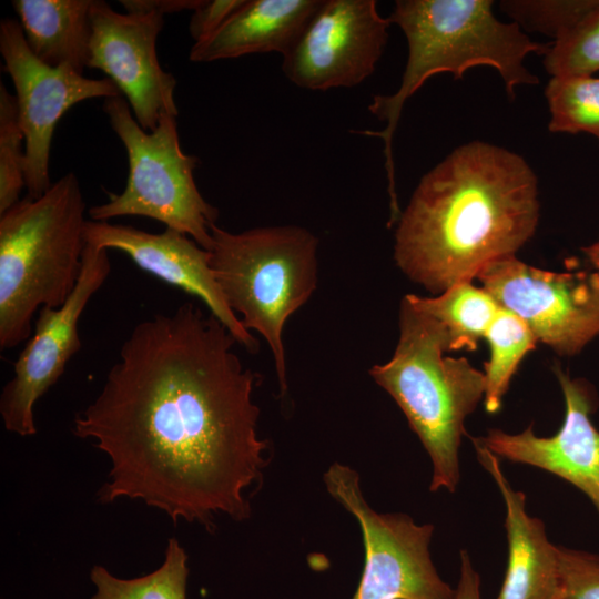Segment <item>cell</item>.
I'll list each match as a JSON object with an SVG mask.
<instances>
[{
	"label": "cell",
	"instance_id": "484cf974",
	"mask_svg": "<svg viewBox=\"0 0 599 599\" xmlns=\"http://www.w3.org/2000/svg\"><path fill=\"white\" fill-rule=\"evenodd\" d=\"M558 599H599V555L558 546Z\"/></svg>",
	"mask_w": 599,
	"mask_h": 599
},
{
	"label": "cell",
	"instance_id": "3957f363",
	"mask_svg": "<svg viewBox=\"0 0 599 599\" xmlns=\"http://www.w3.org/2000/svg\"><path fill=\"white\" fill-rule=\"evenodd\" d=\"M490 0H397L389 22L406 37L408 58L402 82L393 94H377L368 110L386 125L359 133L384 141L385 169L392 214L399 212L395 186L393 138L405 102L432 75L449 72L456 79L474 67L487 65L501 77L514 100L522 84L538 78L525 67L530 53L545 55L549 45L532 41L516 22H502Z\"/></svg>",
	"mask_w": 599,
	"mask_h": 599
},
{
	"label": "cell",
	"instance_id": "83f0119b",
	"mask_svg": "<svg viewBox=\"0 0 599 599\" xmlns=\"http://www.w3.org/2000/svg\"><path fill=\"white\" fill-rule=\"evenodd\" d=\"M126 12H153L160 16L195 10L201 0H121Z\"/></svg>",
	"mask_w": 599,
	"mask_h": 599
},
{
	"label": "cell",
	"instance_id": "7a4b0ae2",
	"mask_svg": "<svg viewBox=\"0 0 599 599\" xmlns=\"http://www.w3.org/2000/svg\"><path fill=\"white\" fill-rule=\"evenodd\" d=\"M537 177L518 154L481 141L455 149L426 173L397 221L394 258L439 295L515 253L539 221Z\"/></svg>",
	"mask_w": 599,
	"mask_h": 599
},
{
	"label": "cell",
	"instance_id": "ffe728a7",
	"mask_svg": "<svg viewBox=\"0 0 599 599\" xmlns=\"http://www.w3.org/2000/svg\"><path fill=\"white\" fill-rule=\"evenodd\" d=\"M187 577V555L176 538H170L162 565L148 575L122 579L94 565L90 570L95 586L91 599H186Z\"/></svg>",
	"mask_w": 599,
	"mask_h": 599
},
{
	"label": "cell",
	"instance_id": "6da1fadb",
	"mask_svg": "<svg viewBox=\"0 0 599 599\" xmlns=\"http://www.w3.org/2000/svg\"><path fill=\"white\" fill-rule=\"evenodd\" d=\"M230 331L193 302L138 323L95 399L73 420L110 459L102 504L139 499L214 529L215 515L250 516L246 491L263 476L257 375Z\"/></svg>",
	"mask_w": 599,
	"mask_h": 599
},
{
	"label": "cell",
	"instance_id": "e0dca14e",
	"mask_svg": "<svg viewBox=\"0 0 599 599\" xmlns=\"http://www.w3.org/2000/svg\"><path fill=\"white\" fill-rule=\"evenodd\" d=\"M321 0H246L211 37L194 43L193 62H211L252 53H286Z\"/></svg>",
	"mask_w": 599,
	"mask_h": 599
},
{
	"label": "cell",
	"instance_id": "52a82bcc",
	"mask_svg": "<svg viewBox=\"0 0 599 599\" xmlns=\"http://www.w3.org/2000/svg\"><path fill=\"white\" fill-rule=\"evenodd\" d=\"M103 110L126 151L129 174L121 193L108 192L105 203L89 209L90 220L104 222L125 215L149 217L190 236L210 251L211 227L219 211L196 186L197 158L182 151L176 116H164L154 130L146 131L122 95L105 99Z\"/></svg>",
	"mask_w": 599,
	"mask_h": 599
},
{
	"label": "cell",
	"instance_id": "f546056e",
	"mask_svg": "<svg viewBox=\"0 0 599 599\" xmlns=\"http://www.w3.org/2000/svg\"><path fill=\"white\" fill-rule=\"evenodd\" d=\"M590 264L599 272V238L581 248Z\"/></svg>",
	"mask_w": 599,
	"mask_h": 599
},
{
	"label": "cell",
	"instance_id": "30bf717a",
	"mask_svg": "<svg viewBox=\"0 0 599 599\" xmlns=\"http://www.w3.org/2000/svg\"><path fill=\"white\" fill-rule=\"evenodd\" d=\"M0 52L17 99L26 139L24 179L29 197L41 196L51 185L50 152L55 126L73 105L94 98L121 95L108 79H91L68 67L40 61L27 45L19 21L0 23Z\"/></svg>",
	"mask_w": 599,
	"mask_h": 599
},
{
	"label": "cell",
	"instance_id": "2e32d148",
	"mask_svg": "<svg viewBox=\"0 0 599 599\" xmlns=\"http://www.w3.org/2000/svg\"><path fill=\"white\" fill-rule=\"evenodd\" d=\"M477 459L497 484L506 506L508 561L496 599H558V546L546 535L545 524L526 511V495L515 490L499 458L473 439Z\"/></svg>",
	"mask_w": 599,
	"mask_h": 599
},
{
	"label": "cell",
	"instance_id": "7402d4cb",
	"mask_svg": "<svg viewBox=\"0 0 599 599\" xmlns=\"http://www.w3.org/2000/svg\"><path fill=\"white\" fill-rule=\"evenodd\" d=\"M545 95L550 111V132H586L599 141V78H551Z\"/></svg>",
	"mask_w": 599,
	"mask_h": 599
},
{
	"label": "cell",
	"instance_id": "cb8c5ba5",
	"mask_svg": "<svg viewBox=\"0 0 599 599\" xmlns=\"http://www.w3.org/2000/svg\"><path fill=\"white\" fill-rule=\"evenodd\" d=\"M26 139L14 94L0 84V214L18 203L26 186Z\"/></svg>",
	"mask_w": 599,
	"mask_h": 599
},
{
	"label": "cell",
	"instance_id": "ba28073f",
	"mask_svg": "<svg viewBox=\"0 0 599 599\" xmlns=\"http://www.w3.org/2000/svg\"><path fill=\"white\" fill-rule=\"evenodd\" d=\"M324 483L363 535L365 564L352 599H455L456 588L441 579L430 558L432 524L375 511L363 496L358 473L346 465H331Z\"/></svg>",
	"mask_w": 599,
	"mask_h": 599
},
{
	"label": "cell",
	"instance_id": "277c9868",
	"mask_svg": "<svg viewBox=\"0 0 599 599\" xmlns=\"http://www.w3.org/2000/svg\"><path fill=\"white\" fill-rule=\"evenodd\" d=\"M85 201L74 173L0 214V348L29 339L42 307H61L81 274Z\"/></svg>",
	"mask_w": 599,
	"mask_h": 599
},
{
	"label": "cell",
	"instance_id": "d4e9b609",
	"mask_svg": "<svg viewBox=\"0 0 599 599\" xmlns=\"http://www.w3.org/2000/svg\"><path fill=\"white\" fill-rule=\"evenodd\" d=\"M598 3L599 0H510L501 1L500 9L520 28L557 40Z\"/></svg>",
	"mask_w": 599,
	"mask_h": 599
},
{
	"label": "cell",
	"instance_id": "d6986e66",
	"mask_svg": "<svg viewBox=\"0 0 599 599\" xmlns=\"http://www.w3.org/2000/svg\"><path fill=\"white\" fill-rule=\"evenodd\" d=\"M405 298L446 328L449 351L474 352L500 308L483 287L471 282L455 284L436 297L407 294Z\"/></svg>",
	"mask_w": 599,
	"mask_h": 599
},
{
	"label": "cell",
	"instance_id": "5b68a950",
	"mask_svg": "<svg viewBox=\"0 0 599 599\" xmlns=\"http://www.w3.org/2000/svg\"><path fill=\"white\" fill-rule=\"evenodd\" d=\"M448 351L446 328L404 297L395 352L369 375L394 398L428 453L430 491L454 493L460 480L464 423L484 399L485 375L465 357L445 356Z\"/></svg>",
	"mask_w": 599,
	"mask_h": 599
},
{
	"label": "cell",
	"instance_id": "44dd1931",
	"mask_svg": "<svg viewBox=\"0 0 599 599\" xmlns=\"http://www.w3.org/2000/svg\"><path fill=\"white\" fill-rule=\"evenodd\" d=\"M490 357L485 363L484 406L487 413H497L502 404L510 380L526 354L537 339L526 323L512 312L499 308L485 334Z\"/></svg>",
	"mask_w": 599,
	"mask_h": 599
},
{
	"label": "cell",
	"instance_id": "4316f807",
	"mask_svg": "<svg viewBox=\"0 0 599 599\" xmlns=\"http://www.w3.org/2000/svg\"><path fill=\"white\" fill-rule=\"evenodd\" d=\"M246 0H201L191 16L189 31L194 43L217 31Z\"/></svg>",
	"mask_w": 599,
	"mask_h": 599
},
{
	"label": "cell",
	"instance_id": "9c48e42d",
	"mask_svg": "<svg viewBox=\"0 0 599 599\" xmlns=\"http://www.w3.org/2000/svg\"><path fill=\"white\" fill-rule=\"evenodd\" d=\"M497 304L521 318L537 342L572 356L599 336V272H552L515 255L477 275Z\"/></svg>",
	"mask_w": 599,
	"mask_h": 599
},
{
	"label": "cell",
	"instance_id": "f1b7e54d",
	"mask_svg": "<svg viewBox=\"0 0 599 599\" xmlns=\"http://www.w3.org/2000/svg\"><path fill=\"white\" fill-rule=\"evenodd\" d=\"M459 579L456 587L455 599H481L480 576L475 570L467 550L460 552Z\"/></svg>",
	"mask_w": 599,
	"mask_h": 599
},
{
	"label": "cell",
	"instance_id": "7c38bea8",
	"mask_svg": "<svg viewBox=\"0 0 599 599\" xmlns=\"http://www.w3.org/2000/svg\"><path fill=\"white\" fill-rule=\"evenodd\" d=\"M108 251L87 244L81 274L69 298L61 307L39 311L34 332L0 395L6 430L22 437L35 435L34 405L60 379L69 361L81 348L79 321L111 272Z\"/></svg>",
	"mask_w": 599,
	"mask_h": 599
},
{
	"label": "cell",
	"instance_id": "8fae6325",
	"mask_svg": "<svg viewBox=\"0 0 599 599\" xmlns=\"http://www.w3.org/2000/svg\"><path fill=\"white\" fill-rule=\"evenodd\" d=\"M389 24L375 0H321L283 54V72L308 90L355 87L375 71Z\"/></svg>",
	"mask_w": 599,
	"mask_h": 599
},
{
	"label": "cell",
	"instance_id": "ac0fdd59",
	"mask_svg": "<svg viewBox=\"0 0 599 599\" xmlns=\"http://www.w3.org/2000/svg\"><path fill=\"white\" fill-rule=\"evenodd\" d=\"M93 0H14L27 45L43 63L88 68Z\"/></svg>",
	"mask_w": 599,
	"mask_h": 599
},
{
	"label": "cell",
	"instance_id": "603a6c76",
	"mask_svg": "<svg viewBox=\"0 0 599 599\" xmlns=\"http://www.w3.org/2000/svg\"><path fill=\"white\" fill-rule=\"evenodd\" d=\"M544 65L551 78L599 71V3L549 45Z\"/></svg>",
	"mask_w": 599,
	"mask_h": 599
},
{
	"label": "cell",
	"instance_id": "4fadbf2b",
	"mask_svg": "<svg viewBox=\"0 0 599 599\" xmlns=\"http://www.w3.org/2000/svg\"><path fill=\"white\" fill-rule=\"evenodd\" d=\"M90 19L88 68L108 75L144 130H154L164 116H176V80L161 67L156 53L164 17L120 13L105 1L93 0Z\"/></svg>",
	"mask_w": 599,
	"mask_h": 599
},
{
	"label": "cell",
	"instance_id": "8992f818",
	"mask_svg": "<svg viewBox=\"0 0 599 599\" xmlns=\"http://www.w3.org/2000/svg\"><path fill=\"white\" fill-rule=\"evenodd\" d=\"M211 266L230 308L247 331L264 337L280 390H287L283 329L318 282V238L298 225L232 233L211 227Z\"/></svg>",
	"mask_w": 599,
	"mask_h": 599
},
{
	"label": "cell",
	"instance_id": "9a60e30c",
	"mask_svg": "<svg viewBox=\"0 0 599 599\" xmlns=\"http://www.w3.org/2000/svg\"><path fill=\"white\" fill-rule=\"evenodd\" d=\"M554 372L566 406L564 423L555 435L539 437L530 424L518 434L491 428L471 439L498 458L540 468L572 484L599 512V430L590 419L591 394L582 380L572 379L559 365Z\"/></svg>",
	"mask_w": 599,
	"mask_h": 599
},
{
	"label": "cell",
	"instance_id": "5bb4252c",
	"mask_svg": "<svg viewBox=\"0 0 599 599\" xmlns=\"http://www.w3.org/2000/svg\"><path fill=\"white\" fill-rule=\"evenodd\" d=\"M85 243L125 253L140 268L196 296L248 353L258 351V339L230 308L211 266L210 251L190 236L165 229L150 233L131 225L88 220Z\"/></svg>",
	"mask_w": 599,
	"mask_h": 599
}]
</instances>
